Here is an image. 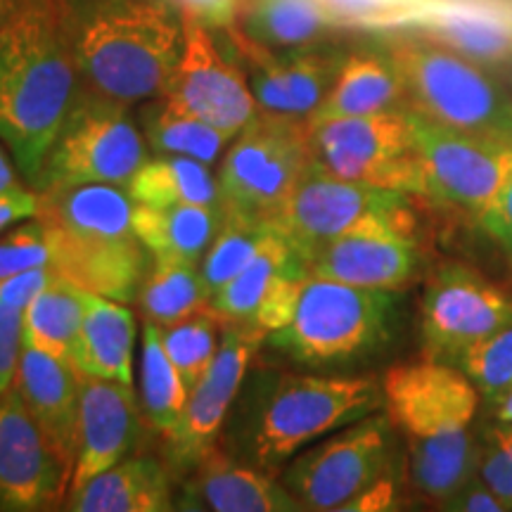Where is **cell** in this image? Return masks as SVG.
<instances>
[{"mask_svg": "<svg viewBox=\"0 0 512 512\" xmlns=\"http://www.w3.org/2000/svg\"><path fill=\"white\" fill-rule=\"evenodd\" d=\"M384 408L382 380L316 375L252 363L221 430L219 446L268 475L318 439Z\"/></svg>", "mask_w": 512, "mask_h": 512, "instance_id": "6da1fadb", "label": "cell"}, {"mask_svg": "<svg viewBox=\"0 0 512 512\" xmlns=\"http://www.w3.org/2000/svg\"><path fill=\"white\" fill-rule=\"evenodd\" d=\"M81 86L124 105L162 98L185 48L181 0H62Z\"/></svg>", "mask_w": 512, "mask_h": 512, "instance_id": "7a4b0ae2", "label": "cell"}, {"mask_svg": "<svg viewBox=\"0 0 512 512\" xmlns=\"http://www.w3.org/2000/svg\"><path fill=\"white\" fill-rule=\"evenodd\" d=\"M79 88L62 0H31L0 29V140L31 188Z\"/></svg>", "mask_w": 512, "mask_h": 512, "instance_id": "3957f363", "label": "cell"}, {"mask_svg": "<svg viewBox=\"0 0 512 512\" xmlns=\"http://www.w3.org/2000/svg\"><path fill=\"white\" fill-rule=\"evenodd\" d=\"M382 394L384 413L406 444L413 489L446 508L477 470L475 384L458 366L425 358L389 368L382 377Z\"/></svg>", "mask_w": 512, "mask_h": 512, "instance_id": "277c9868", "label": "cell"}, {"mask_svg": "<svg viewBox=\"0 0 512 512\" xmlns=\"http://www.w3.org/2000/svg\"><path fill=\"white\" fill-rule=\"evenodd\" d=\"M41 216L53 235L57 275L81 290L131 304L138 299L150 259L133 230L126 188L107 183L38 190Z\"/></svg>", "mask_w": 512, "mask_h": 512, "instance_id": "5b68a950", "label": "cell"}, {"mask_svg": "<svg viewBox=\"0 0 512 512\" xmlns=\"http://www.w3.org/2000/svg\"><path fill=\"white\" fill-rule=\"evenodd\" d=\"M406 88V107L475 138L512 147V95L470 57L427 34L382 41Z\"/></svg>", "mask_w": 512, "mask_h": 512, "instance_id": "8992f818", "label": "cell"}, {"mask_svg": "<svg viewBox=\"0 0 512 512\" xmlns=\"http://www.w3.org/2000/svg\"><path fill=\"white\" fill-rule=\"evenodd\" d=\"M396 430L373 413L299 451L278 479L302 510H382L394 501Z\"/></svg>", "mask_w": 512, "mask_h": 512, "instance_id": "52a82bcc", "label": "cell"}, {"mask_svg": "<svg viewBox=\"0 0 512 512\" xmlns=\"http://www.w3.org/2000/svg\"><path fill=\"white\" fill-rule=\"evenodd\" d=\"M399 297L309 275L297 311L266 337L275 356L304 368H339L373 356L394 335Z\"/></svg>", "mask_w": 512, "mask_h": 512, "instance_id": "ba28073f", "label": "cell"}, {"mask_svg": "<svg viewBox=\"0 0 512 512\" xmlns=\"http://www.w3.org/2000/svg\"><path fill=\"white\" fill-rule=\"evenodd\" d=\"M309 166V121L259 112L233 138L221 162V211L275 223Z\"/></svg>", "mask_w": 512, "mask_h": 512, "instance_id": "9c48e42d", "label": "cell"}, {"mask_svg": "<svg viewBox=\"0 0 512 512\" xmlns=\"http://www.w3.org/2000/svg\"><path fill=\"white\" fill-rule=\"evenodd\" d=\"M145 159L147 140L131 114V105L81 86L34 188L86 183L128 188Z\"/></svg>", "mask_w": 512, "mask_h": 512, "instance_id": "30bf717a", "label": "cell"}, {"mask_svg": "<svg viewBox=\"0 0 512 512\" xmlns=\"http://www.w3.org/2000/svg\"><path fill=\"white\" fill-rule=\"evenodd\" d=\"M311 159L328 174L425 197V169L408 107L309 124Z\"/></svg>", "mask_w": 512, "mask_h": 512, "instance_id": "8fae6325", "label": "cell"}, {"mask_svg": "<svg viewBox=\"0 0 512 512\" xmlns=\"http://www.w3.org/2000/svg\"><path fill=\"white\" fill-rule=\"evenodd\" d=\"M413 195L344 181L313 164L287 197L273 226L285 235L299 259L313 247L358 228L392 226L415 235Z\"/></svg>", "mask_w": 512, "mask_h": 512, "instance_id": "7c38bea8", "label": "cell"}, {"mask_svg": "<svg viewBox=\"0 0 512 512\" xmlns=\"http://www.w3.org/2000/svg\"><path fill=\"white\" fill-rule=\"evenodd\" d=\"M74 460L38 425L15 384L0 394V512L64 508Z\"/></svg>", "mask_w": 512, "mask_h": 512, "instance_id": "4fadbf2b", "label": "cell"}, {"mask_svg": "<svg viewBox=\"0 0 512 512\" xmlns=\"http://www.w3.org/2000/svg\"><path fill=\"white\" fill-rule=\"evenodd\" d=\"M223 48L240 64L261 112L309 121L342 67L344 50L330 43L316 48L273 50L259 46L238 29H214Z\"/></svg>", "mask_w": 512, "mask_h": 512, "instance_id": "5bb4252c", "label": "cell"}, {"mask_svg": "<svg viewBox=\"0 0 512 512\" xmlns=\"http://www.w3.org/2000/svg\"><path fill=\"white\" fill-rule=\"evenodd\" d=\"M512 323V297L463 264H446L420 297L425 358L456 363L472 344Z\"/></svg>", "mask_w": 512, "mask_h": 512, "instance_id": "9a60e30c", "label": "cell"}, {"mask_svg": "<svg viewBox=\"0 0 512 512\" xmlns=\"http://www.w3.org/2000/svg\"><path fill=\"white\" fill-rule=\"evenodd\" d=\"M266 344V332L247 323H223L221 347L202 380L192 387L183 418L166 437V465L185 477L211 448L219 446L223 425L245 382L254 356Z\"/></svg>", "mask_w": 512, "mask_h": 512, "instance_id": "2e32d148", "label": "cell"}, {"mask_svg": "<svg viewBox=\"0 0 512 512\" xmlns=\"http://www.w3.org/2000/svg\"><path fill=\"white\" fill-rule=\"evenodd\" d=\"M162 98L230 136H238L261 112L245 72L223 48L219 34L190 12L183 55Z\"/></svg>", "mask_w": 512, "mask_h": 512, "instance_id": "e0dca14e", "label": "cell"}, {"mask_svg": "<svg viewBox=\"0 0 512 512\" xmlns=\"http://www.w3.org/2000/svg\"><path fill=\"white\" fill-rule=\"evenodd\" d=\"M425 169V197L479 214L512 162V147L475 138L408 107Z\"/></svg>", "mask_w": 512, "mask_h": 512, "instance_id": "ac0fdd59", "label": "cell"}, {"mask_svg": "<svg viewBox=\"0 0 512 512\" xmlns=\"http://www.w3.org/2000/svg\"><path fill=\"white\" fill-rule=\"evenodd\" d=\"M302 261L313 278L401 292L411 285L422 256L415 235L392 226H370L313 247Z\"/></svg>", "mask_w": 512, "mask_h": 512, "instance_id": "d6986e66", "label": "cell"}, {"mask_svg": "<svg viewBox=\"0 0 512 512\" xmlns=\"http://www.w3.org/2000/svg\"><path fill=\"white\" fill-rule=\"evenodd\" d=\"M143 403L131 384L81 377L79 453L69 494L133 456L143 439Z\"/></svg>", "mask_w": 512, "mask_h": 512, "instance_id": "ffe728a7", "label": "cell"}, {"mask_svg": "<svg viewBox=\"0 0 512 512\" xmlns=\"http://www.w3.org/2000/svg\"><path fill=\"white\" fill-rule=\"evenodd\" d=\"M176 510L294 512L302 508L278 477L240 463L216 446L183 477Z\"/></svg>", "mask_w": 512, "mask_h": 512, "instance_id": "44dd1931", "label": "cell"}, {"mask_svg": "<svg viewBox=\"0 0 512 512\" xmlns=\"http://www.w3.org/2000/svg\"><path fill=\"white\" fill-rule=\"evenodd\" d=\"M15 389L38 425L74 460L79 453L81 373L72 361H62L43 351L22 347Z\"/></svg>", "mask_w": 512, "mask_h": 512, "instance_id": "7402d4cb", "label": "cell"}, {"mask_svg": "<svg viewBox=\"0 0 512 512\" xmlns=\"http://www.w3.org/2000/svg\"><path fill=\"white\" fill-rule=\"evenodd\" d=\"M72 512H169L176 510L171 467L155 456H128L107 467L64 503Z\"/></svg>", "mask_w": 512, "mask_h": 512, "instance_id": "603a6c76", "label": "cell"}, {"mask_svg": "<svg viewBox=\"0 0 512 512\" xmlns=\"http://www.w3.org/2000/svg\"><path fill=\"white\" fill-rule=\"evenodd\" d=\"M136 313L114 299L86 294L81 330L72 349V363L81 377L133 384Z\"/></svg>", "mask_w": 512, "mask_h": 512, "instance_id": "cb8c5ba5", "label": "cell"}, {"mask_svg": "<svg viewBox=\"0 0 512 512\" xmlns=\"http://www.w3.org/2000/svg\"><path fill=\"white\" fill-rule=\"evenodd\" d=\"M344 27L328 0H240L235 29L273 50L316 48Z\"/></svg>", "mask_w": 512, "mask_h": 512, "instance_id": "d4e9b609", "label": "cell"}, {"mask_svg": "<svg viewBox=\"0 0 512 512\" xmlns=\"http://www.w3.org/2000/svg\"><path fill=\"white\" fill-rule=\"evenodd\" d=\"M394 107H406V88L392 57L380 43L344 55L330 93L325 95L323 105L309 119V124L339 117H363Z\"/></svg>", "mask_w": 512, "mask_h": 512, "instance_id": "484cf974", "label": "cell"}, {"mask_svg": "<svg viewBox=\"0 0 512 512\" xmlns=\"http://www.w3.org/2000/svg\"><path fill=\"white\" fill-rule=\"evenodd\" d=\"M221 226V207L171 204V207H133V230L152 256L200 264L216 230Z\"/></svg>", "mask_w": 512, "mask_h": 512, "instance_id": "4316f807", "label": "cell"}, {"mask_svg": "<svg viewBox=\"0 0 512 512\" xmlns=\"http://www.w3.org/2000/svg\"><path fill=\"white\" fill-rule=\"evenodd\" d=\"M126 190L133 202L150 204V207H171V204L221 207L219 178L211 174L209 164L181 155L145 159Z\"/></svg>", "mask_w": 512, "mask_h": 512, "instance_id": "83f0119b", "label": "cell"}, {"mask_svg": "<svg viewBox=\"0 0 512 512\" xmlns=\"http://www.w3.org/2000/svg\"><path fill=\"white\" fill-rule=\"evenodd\" d=\"M86 294L79 285L55 275L24 309L22 347L72 361V349L86 311Z\"/></svg>", "mask_w": 512, "mask_h": 512, "instance_id": "f1b7e54d", "label": "cell"}, {"mask_svg": "<svg viewBox=\"0 0 512 512\" xmlns=\"http://www.w3.org/2000/svg\"><path fill=\"white\" fill-rule=\"evenodd\" d=\"M306 268L290 242L280 230L268 240V245L254 256L230 283L211 294L209 306L223 323H247L252 325L254 313L259 309L266 294L271 292L275 280L292 268Z\"/></svg>", "mask_w": 512, "mask_h": 512, "instance_id": "f546056e", "label": "cell"}, {"mask_svg": "<svg viewBox=\"0 0 512 512\" xmlns=\"http://www.w3.org/2000/svg\"><path fill=\"white\" fill-rule=\"evenodd\" d=\"M209 299L211 294L204 285L200 264L152 256L136 302L145 320L157 328H169L192 313L207 309Z\"/></svg>", "mask_w": 512, "mask_h": 512, "instance_id": "4dcf8cb0", "label": "cell"}, {"mask_svg": "<svg viewBox=\"0 0 512 512\" xmlns=\"http://www.w3.org/2000/svg\"><path fill=\"white\" fill-rule=\"evenodd\" d=\"M143 133L157 155H181L214 164L235 136L181 110L166 98L150 100L143 112Z\"/></svg>", "mask_w": 512, "mask_h": 512, "instance_id": "1f68e13d", "label": "cell"}, {"mask_svg": "<svg viewBox=\"0 0 512 512\" xmlns=\"http://www.w3.org/2000/svg\"><path fill=\"white\" fill-rule=\"evenodd\" d=\"M190 392L166 354L162 330L145 320L143 351H140V403L150 427L162 437H171L183 418Z\"/></svg>", "mask_w": 512, "mask_h": 512, "instance_id": "d6a6232c", "label": "cell"}, {"mask_svg": "<svg viewBox=\"0 0 512 512\" xmlns=\"http://www.w3.org/2000/svg\"><path fill=\"white\" fill-rule=\"evenodd\" d=\"M275 230L278 228L273 223H259L221 211V226L200 261L209 294L219 292L223 285L230 283L268 245Z\"/></svg>", "mask_w": 512, "mask_h": 512, "instance_id": "836d02e7", "label": "cell"}, {"mask_svg": "<svg viewBox=\"0 0 512 512\" xmlns=\"http://www.w3.org/2000/svg\"><path fill=\"white\" fill-rule=\"evenodd\" d=\"M422 34L437 38L444 46L479 64L503 62L512 57V31L477 12H444L434 17Z\"/></svg>", "mask_w": 512, "mask_h": 512, "instance_id": "e575fe53", "label": "cell"}, {"mask_svg": "<svg viewBox=\"0 0 512 512\" xmlns=\"http://www.w3.org/2000/svg\"><path fill=\"white\" fill-rule=\"evenodd\" d=\"M159 330H162L166 354L174 361L185 389L192 392V387L202 380V375L207 373L216 354H219L223 320L211 311V306H207V309L192 313L181 323Z\"/></svg>", "mask_w": 512, "mask_h": 512, "instance_id": "d590c367", "label": "cell"}, {"mask_svg": "<svg viewBox=\"0 0 512 512\" xmlns=\"http://www.w3.org/2000/svg\"><path fill=\"white\" fill-rule=\"evenodd\" d=\"M456 366L484 399L496 403L512 387V323L472 344Z\"/></svg>", "mask_w": 512, "mask_h": 512, "instance_id": "8d00e7d4", "label": "cell"}, {"mask_svg": "<svg viewBox=\"0 0 512 512\" xmlns=\"http://www.w3.org/2000/svg\"><path fill=\"white\" fill-rule=\"evenodd\" d=\"M53 261V235L41 216L22 221L0 235V280L34 268H53Z\"/></svg>", "mask_w": 512, "mask_h": 512, "instance_id": "74e56055", "label": "cell"}, {"mask_svg": "<svg viewBox=\"0 0 512 512\" xmlns=\"http://www.w3.org/2000/svg\"><path fill=\"white\" fill-rule=\"evenodd\" d=\"M479 479L512 510V422L496 420L486 427L477 460Z\"/></svg>", "mask_w": 512, "mask_h": 512, "instance_id": "f35d334b", "label": "cell"}, {"mask_svg": "<svg viewBox=\"0 0 512 512\" xmlns=\"http://www.w3.org/2000/svg\"><path fill=\"white\" fill-rule=\"evenodd\" d=\"M22 306L0 294V394L15 382L19 354H22Z\"/></svg>", "mask_w": 512, "mask_h": 512, "instance_id": "ab89813d", "label": "cell"}, {"mask_svg": "<svg viewBox=\"0 0 512 512\" xmlns=\"http://www.w3.org/2000/svg\"><path fill=\"white\" fill-rule=\"evenodd\" d=\"M479 226L512 259V162L491 202L477 214Z\"/></svg>", "mask_w": 512, "mask_h": 512, "instance_id": "60d3db41", "label": "cell"}, {"mask_svg": "<svg viewBox=\"0 0 512 512\" xmlns=\"http://www.w3.org/2000/svg\"><path fill=\"white\" fill-rule=\"evenodd\" d=\"M38 211H41V195L36 188L19 185V188L0 192V235L15 223L34 219Z\"/></svg>", "mask_w": 512, "mask_h": 512, "instance_id": "b9f144b4", "label": "cell"}, {"mask_svg": "<svg viewBox=\"0 0 512 512\" xmlns=\"http://www.w3.org/2000/svg\"><path fill=\"white\" fill-rule=\"evenodd\" d=\"M446 510H463V512H501L508 510L494 491L484 482H467L451 501L446 503Z\"/></svg>", "mask_w": 512, "mask_h": 512, "instance_id": "7bdbcfd3", "label": "cell"}, {"mask_svg": "<svg viewBox=\"0 0 512 512\" xmlns=\"http://www.w3.org/2000/svg\"><path fill=\"white\" fill-rule=\"evenodd\" d=\"M19 185H22V183L17 181L15 169H12L8 155H5L3 147H0V192L12 190V188H19Z\"/></svg>", "mask_w": 512, "mask_h": 512, "instance_id": "ee69618b", "label": "cell"}, {"mask_svg": "<svg viewBox=\"0 0 512 512\" xmlns=\"http://www.w3.org/2000/svg\"><path fill=\"white\" fill-rule=\"evenodd\" d=\"M29 3L31 0H0V29L10 24Z\"/></svg>", "mask_w": 512, "mask_h": 512, "instance_id": "f6af8a7d", "label": "cell"}, {"mask_svg": "<svg viewBox=\"0 0 512 512\" xmlns=\"http://www.w3.org/2000/svg\"><path fill=\"white\" fill-rule=\"evenodd\" d=\"M496 420L512 422V387L496 401Z\"/></svg>", "mask_w": 512, "mask_h": 512, "instance_id": "bcb514c9", "label": "cell"}, {"mask_svg": "<svg viewBox=\"0 0 512 512\" xmlns=\"http://www.w3.org/2000/svg\"><path fill=\"white\" fill-rule=\"evenodd\" d=\"M510 95H512V86H510Z\"/></svg>", "mask_w": 512, "mask_h": 512, "instance_id": "7dc6e473", "label": "cell"}]
</instances>
